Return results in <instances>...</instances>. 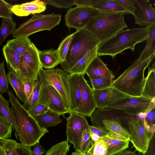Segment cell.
<instances>
[{
    "instance_id": "7",
    "label": "cell",
    "mask_w": 155,
    "mask_h": 155,
    "mask_svg": "<svg viewBox=\"0 0 155 155\" xmlns=\"http://www.w3.org/2000/svg\"><path fill=\"white\" fill-rule=\"evenodd\" d=\"M69 76V74L63 70L58 68L44 70L41 68L38 74L40 85L53 87L60 95L68 109L70 103Z\"/></svg>"
},
{
    "instance_id": "26",
    "label": "cell",
    "mask_w": 155,
    "mask_h": 155,
    "mask_svg": "<svg viewBox=\"0 0 155 155\" xmlns=\"http://www.w3.org/2000/svg\"><path fill=\"white\" fill-rule=\"evenodd\" d=\"M2 50L9 70H13L18 74L19 70L21 56L5 45L3 46Z\"/></svg>"
},
{
    "instance_id": "17",
    "label": "cell",
    "mask_w": 155,
    "mask_h": 155,
    "mask_svg": "<svg viewBox=\"0 0 155 155\" xmlns=\"http://www.w3.org/2000/svg\"><path fill=\"white\" fill-rule=\"evenodd\" d=\"M107 149L106 155H113L126 150L129 147V141L126 138L117 133L109 131L101 137Z\"/></svg>"
},
{
    "instance_id": "40",
    "label": "cell",
    "mask_w": 155,
    "mask_h": 155,
    "mask_svg": "<svg viewBox=\"0 0 155 155\" xmlns=\"http://www.w3.org/2000/svg\"><path fill=\"white\" fill-rule=\"evenodd\" d=\"M4 61L0 64V93L2 94L8 92V82L6 74Z\"/></svg>"
},
{
    "instance_id": "58",
    "label": "cell",
    "mask_w": 155,
    "mask_h": 155,
    "mask_svg": "<svg viewBox=\"0 0 155 155\" xmlns=\"http://www.w3.org/2000/svg\"></svg>"
},
{
    "instance_id": "56",
    "label": "cell",
    "mask_w": 155,
    "mask_h": 155,
    "mask_svg": "<svg viewBox=\"0 0 155 155\" xmlns=\"http://www.w3.org/2000/svg\"><path fill=\"white\" fill-rule=\"evenodd\" d=\"M0 155H5L4 147L0 146Z\"/></svg>"
},
{
    "instance_id": "52",
    "label": "cell",
    "mask_w": 155,
    "mask_h": 155,
    "mask_svg": "<svg viewBox=\"0 0 155 155\" xmlns=\"http://www.w3.org/2000/svg\"><path fill=\"white\" fill-rule=\"evenodd\" d=\"M90 135L91 140L94 143L101 139V137L96 134L90 132Z\"/></svg>"
},
{
    "instance_id": "36",
    "label": "cell",
    "mask_w": 155,
    "mask_h": 155,
    "mask_svg": "<svg viewBox=\"0 0 155 155\" xmlns=\"http://www.w3.org/2000/svg\"><path fill=\"white\" fill-rule=\"evenodd\" d=\"M74 33L71 34L65 38L61 42L57 49L61 64L65 60Z\"/></svg>"
},
{
    "instance_id": "3",
    "label": "cell",
    "mask_w": 155,
    "mask_h": 155,
    "mask_svg": "<svg viewBox=\"0 0 155 155\" xmlns=\"http://www.w3.org/2000/svg\"><path fill=\"white\" fill-rule=\"evenodd\" d=\"M152 55L142 60H135L116 79L111 86L132 97L141 96L145 80L144 73L154 58Z\"/></svg>"
},
{
    "instance_id": "50",
    "label": "cell",
    "mask_w": 155,
    "mask_h": 155,
    "mask_svg": "<svg viewBox=\"0 0 155 155\" xmlns=\"http://www.w3.org/2000/svg\"><path fill=\"white\" fill-rule=\"evenodd\" d=\"M88 129L91 133L96 134L101 137L106 136L107 133L104 130L93 126L89 125Z\"/></svg>"
},
{
    "instance_id": "18",
    "label": "cell",
    "mask_w": 155,
    "mask_h": 155,
    "mask_svg": "<svg viewBox=\"0 0 155 155\" xmlns=\"http://www.w3.org/2000/svg\"><path fill=\"white\" fill-rule=\"evenodd\" d=\"M85 74L89 77L90 80L101 77L111 84L115 78L112 71L107 68L98 55L89 65Z\"/></svg>"
},
{
    "instance_id": "31",
    "label": "cell",
    "mask_w": 155,
    "mask_h": 155,
    "mask_svg": "<svg viewBox=\"0 0 155 155\" xmlns=\"http://www.w3.org/2000/svg\"><path fill=\"white\" fill-rule=\"evenodd\" d=\"M0 115L4 117L11 125L15 132V136L18 139V135L9 101L5 99L0 93Z\"/></svg>"
},
{
    "instance_id": "9",
    "label": "cell",
    "mask_w": 155,
    "mask_h": 155,
    "mask_svg": "<svg viewBox=\"0 0 155 155\" xmlns=\"http://www.w3.org/2000/svg\"><path fill=\"white\" fill-rule=\"evenodd\" d=\"M152 100L142 96L132 97L124 99L99 109L103 111L120 110L130 116H137L140 114L146 113Z\"/></svg>"
},
{
    "instance_id": "42",
    "label": "cell",
    "mask_w": 155,
    "mask_h": 155,
    "mask_svg": "<svg viewBox=\"0 0 155 155\" xmlns=\"http://www.w3.org/2000/svg\"><path fill=\"white\" fill-rule=\"evenodd\" d=\"M46 4L60 8H70L74 5L75 0H44Z\"/></svg>"
},
{
    "instance_id": "10",
    "label": "cell",
    "mask_w": 155,
    "mask_h": 155,
    "mask_svg": "<svg viewBox=\"0 0 155 155\" xmlns=\"http://www.w3.org/2000/svg\"><path fill=\"white\" fill-rule=\"evenodd\" d=\"M69 114L66 119V140L73 145L75 150H80L82 133L89 125L84 116L75 112Z\"/></svg>"
},
{
    "instance_id": "16",
    "label": "cell",
    "mask_w": 155,
    "mask_h": 155,
    "mask_svg": "<svg viewBox=\"0 0 155 155\" xmlns=\"http://www.w3.org/2000/svg\"><path fill=\"white\" fill-rule=\"evenodd\" d=\"M93 94L96 108L104 107L124 99L130 98L129 96L110 86L99 90H94Z\"/></svg>"
},
{
    "instance_id": "1",
    "label": "cell",
    "mask_w": 155,
    "mask_h": 155,
    "mask_svg": "<svg viewBox=\"0 0 155 155\" xmlns=\"http://www.w3.org/2000/svg\"><path fill=\"white\" fill-rule=\"evenodd\" d=\"M18 136L22 144L31 147L39 142L41 137L49 132L40 127L20 102L11 90L7 92Z\"/></svg>"
},
{
    "instance_id": "14",
    "label": "cell",
    "mask_w": 155,
    "mask_h": 155,
    "mask_svg": "<svg viewBox=\"0 0 155 155\" xmlns=\"http://www.w3.org/2000/svg\"><path fill=\"white\" fill-rule=\"evenodd\" d=\"M79 85L81 91L80 103L75 111L84 117H91L96 108L93 90L91 88L84 75L79 74Z\"/></svg>"
},
{
    "instance_id": "21",
    "label": "cell",
    "mask_w": 155,
    "mask_h": 155,
    "mask_svg": "<svg viewBox=\"0 0 155 155\" xmlns=\"http://www.w3.org/2000/svg\"><path fill=\"white\" fill-rule=\"evenodd\" d=\"M38 52L42 68L52 69L58 64H61V61L57 49L54 50L51 49L43 51L38 50Z\"/></svg>"
},
{
    "instance_id": "20",
    "label": "cell",
    "mask_w": 155,
    "mask_h": 155,
    "mask_svg": "<svg viewBox=\"0 0 155 155\" xmlns=\"http://www.w3.org/2000/svg\"><path fill=\"white\" fill-rule=\"evenodd\" d=\"M68 84L70 101L68 109L70 114L75 112L81 102V93L79 83V74H69Z\"/></svg>"
},
{
    "instance_id": "48",
    "label": "cell",
    "mask_w": 155,
    "mask_h": 155,
    "mask_svg": "<svg viewBox=\"0 0 155 155\" xmlns=\"http://www.w3.org/2000/svg\"><path fill=\"white\" fill-rule=\"evenodd\" d=\"M16 155H33L31 147L18 143L16 147Z\"/></svg>"
},
{
    "instance_id": "35",
    "label": "cell",
    "mask_w": 155,
    "mask_h": 155,
    "mask_svg": "<svg viewBox=\"0 0 155 155\" xmlns=\"http://www.w3.org/2000/svg\"><path fill=\"white\" fill-rule=\"evenodd\" d=\"M68 143L66 140L53 145L45 155H67L70 147Z\"/></svg>"
},
{
    "instance_id": "8",
    "label": "cell",
    "mask_w": 155,
    "mask_h": 155,
    "mask_svg": "<svg viewBox=\"0 0 155 155\" xmlns=\"http://www.w3.org/2000/svg\"><path fill=\"white\" fill-rule=\"evenodd\" d=\"M127 122L130 141L139 152L145 154L147 151L150 141L154 134L149 132L145 127L143 118L138 116Z\"/></svg>"
},
{
    "instance_id": "55",
    "label": "cell",
    "mask_w": 155,
    "mask_h": 155,
    "mask_svg": "<svg viewBox=\"0 0 155 155\" xmlns=\"http://www.w3.org/2000/svg\"><path fill=\"white\" fill-rule=\"evenodd\" d=\"M7 139L0 137V146L4 147L5 143Z\"/></svg>"
},
{
    "instance_id": "43",
    "label": "cell",
    "mask_w": 155,
    "mask_h": 155,
    "mask_svg": "<svg viewBox=\"0 0 155 155\" xmlns=\"http://www.w3.org/2000/svg\"><path fill=\"white\" fill-rule=\"evenodd\" d=\"M92 89L94 90H99L111 86V84L101 77H98L90 80Z\"/></svg>"
},
{
    "instance_id": "39",
    "label": "cell",
    "mask_w": 155,
    "mask_h": 155,
    "mask_svg": "<svg viewBox=\"0 0 155 155\" xmlns=\"http://www.w3.org/2000/svg\"><path fill=\"white\" fill-rule=\"evenodd\" d=\"M107 151V147L102 139L96 142L88 152L90 155H106Z\"/></svg>"
},
{
    "instance_id": "2",
    "label": "cell",
    "mask_w": 155,
    "mask_h": 155,
    "mask_svg": "<svg viewBox=\"0 0 155 155\" xmlns=\"http://www.w3.org/2000/svg\"><path fill=\"white\" fill-rule=\"evenodd\" d=\"M150 26L123 30L98 46L97 55H110L114 58L126 49L134 50L136 45L147 39Z\"/></svg>"
},
{
    "instance_id": "45",
    "label": "cell",
    "mask_w": 155,
    "mask_h": 155,
    "mask_svg": "<svg viewBox=\"0 0 155 155\" xmlns=\"http://www.w3.org/2000/svg\"><path fill=\"white\" fill-rule=\"evenodd\" d=\"M17 143L15 140L7 139L4 146L5 155H16Z\"/></svg>"
},
{
    "instance_id": "28",
    "label": "cell",
    "mask_w": 155,
    "mask_h": 155,
    "mask_svg": "<svg viewBox=\"0 0 155 155\" xmlns=\"http://www.w3.org/2000/svg\"><path fill=\"white\" fill-rule=\"evenodd\" d=\"M6 75L8 82L15 91L16 95L21 101L24 102L27 98L21 79L14 71L11 69L9 70Z\"/></svg>"
},
{
    "instance_id": "27",
    "label": "cell",
    "mask_w": 155,
    "mask_h": 155,
    "mask_svg": "<svg viewBox=\"0 0 155 155\" xmlns=\"http://www.w3.org/2000/svg\"><path fill=\"white\" fill-rule=\"evenodd\" d=\"M100 128L107 133L110 131L119 134L128 139H130L129 132L121 124L120 122L113 119H104L102 120Z\"/></svg>"
},
{
    "instance_id": "29",
    "label": "cell",
    "mask_w": 155,
    "mask_h": 155,
    "mask_svg": "<svg viewBox=\"0 0 155 155\" xmlns=\"http://www.w3.org/2000/svg\"><path fill=\"white\" fill-rule=\"evenodd\" d=\"M147 40L145 47L137 60H143L152 55H155V24L150 26Z\"/></svg>"
},
{
    "instance_id": "51",
    "label": "cell",
    "mask_w": 155,
    "mask_h": 155,
    "mask_svg": "<svg viewBox=\"0 0 155 155\" xmlns=\"http://www.w3.org/2000/svg\"><path fill=\"white\" fill-rule=\"evenodd\" d=\"M34 146L33 155H43L45 152L39 142L37 143Z\"/></svg>"
},
{
    "instance_id": "41",
    "label": "cell",
    "mask_w": 155,
    "mask_h": 155,
    "mask_svg": "<svg viewBox=\"0 0 155 155\" xmlns=\"http://www.w3.org/2000/svg\"><path fill=\"white\" fill-rule=\"evenodd\" d=\"M12 5L3 0H0V17L12 20L11 10Z\"/></svg>"
},
{
    "instance_id": "32",
    "label": "cell",
    "mask_w": 155,
    "mask_h": 155,
    "mask_svg": "<svg viewBox=\"0 0 155 155\" xmlns=\"http://www.w3.org/2000/svg\"><path fill=\"white\" fill-rule=\"evenodd\" d=\"M2 26L0 28V45L4 41L6 38L12 34L15 30L16 23L12 20L2 18Z\"/></svg>"
},
{
    "instance_id": "57",
    "label": "cell",
    "mask_w": 155,
    "mask_h": 155,
    "mask_svg": "<svg viewBox=\"0 0 155 155\" xmlns=\"http://www.w3.org/2000/svg\"><path fill=\"white\" fill-rule=\"evenodd\" d=\"M137 155H145V154H143L140 152H139Z\"/></svg>"
},
{
    "instance_id": "44",
    "label": "cell",
    "mask_w": 155,
    "mask_h": 155,
    "mask_svg": "<svg viewBox=\"0 0 155 155\" xmlns=\"http://www.w3.org/2000/svg\"><path fill=\"white\" fill-rule=\"evenodd\" d=\"M37 79H21L26 97V99L28 98L32 92Z\"/></svg>"
},
{
    "instance_id": "54",
    "label": "cell",
    "mask_w": 155,
    "mask_h": 155,
    "mask_svg": "<svg viewBox=\"0 0 155 155\" xmlns=\"http://www.w3.org/2000/svg\"><path fill=\"white\" fill-rule=\"evenodd\" d=\"M70 155H90L88 154H86L82 153L80 150H75V151L72 153Z\"/></svg>"
},
{
    "instance_id": "53",
    "label": "cell",
    "mask_w": 155,
    "mask_h": 155,
    "mask_svg": "<svg viewBox=\"0 0 155 155\" xmlns=\"http://www.w3.org/2000/svg\"><path fill=\"white\" fill-rule=\"evenodd\" d=\"M113 155H137L134 151L126 150Z\"/></svg>"
},
{
    "instance_id": "12",
    "label": "cell",
    "mask_w": 155,
    "mask_h": 155,
    "mask_svg": "<svg viewBox=\"0 0 155 155\" xmlns=\"http://www.w3.org/2000/svg\"><path fill=\"white\" fill-rule=\"evenodd\" d=\"M37 104L43 105L60 115L69 113L68 108L56 90L50 85H41Z\"/></svg>"
},
{
    "instance_id": "6",
    "label": "cell",
    "mask_w": 155,
    "mask_h": 155,
    "mask_svg": "<svg viewBox=\"0 0 155 155\" xmlns=\"http://www.w3.org/2000/svg\"><path fill=\"white\" fill-rule=\"evenodd\" d=\"M61 20V15L54 12L48 14H35L29 20L20 25L12 35L15 38L28 37L37 32L50 31L60 24Z\"/></svg>"
},
{
    "instance_id": "25",
    "label": "cell",
    "mask_w": 155,
    "mask_h": 155,
    "mask_svg": "<svg viewBox=\"0 0 155 155\" xmlns=\"http://www.w3.org/2000/svg\"><path fill=\"white\" fill-rule=\"evenodd\" d=\"M60 116L56 113L49 110L33 117L40 127L46 128L56 126L62 122Z\"/></svg>"
},
{
    "instance_id": "49",
    "label": "cell",
    "mask_w": 155,
    "mask_h": 155,
    "mask_svg": "<svg viewBox=\"0 0 155 155\" xmlns=\"http://www.w3.org/2000/svg\"><path fill=\"white\" fill-rule=\"evenodd\" d=\"M101 0H75L74 5L77 6L93 7Z\"/></svg>"
},
{
    "instance_id": "22",
    "label": "cell",
    "mask_w": 155,
    "mask_h": 155,
    "mask_svg": "<svg viewBox=\"0 0 155 155\" xmlns=\"http://www.w3.org/2000/svg\"><path fill=\"white\" fill-rule=\"evenodd\" d=\"M98 46L81 58L72 67L69 71V74H82L83 75L85 74V71L89 65L97 56Z\"/></svg>"
},
{
    "instance_id": "24",
    "label": "cell",
    "mask_w": 155,
    "mask_h": 155,
    "mask_svg": "<svg viewBox=\"0 0 155 155\" xmlns=\"http://www.w3.org/2000/svg\"><path fill=\"white\" fill-rule=\"evenodd\" d=\"M92 8L101 12L115 13H123L125 15L128 12L116 0H101Z\"/></svg>"
},
{
    "instance_id": "23",
    "label": "cell",
    "mask_w": 155,
    "mask_h": 155,
    "mask_svg": "<svg viewBox=\"0 0 155 155\" xmlns=\"http://www.w3.org/2000/svg\"><path fill=\"white\" fill-rule=\"evenodd\" d=\"M155 65L154 62L149 66L141 96L147 99L155 98Z\"/></svg>"
},
{
    "instance_id": "47",
    "label": "cell",
    "mask_w": 155,
    "mask_h": 155,
    "mask_svg": "<svg viewBox=\"0 0 155 155\" xmlns=\"http://www.w3.org/2000/svg\"><path fill=\"white\" fill-rule=\"evenodd\" d=\"M129 13L133 14L134 10V0H116Z\"/></svg>"
},
{
    "instance_id": "11",
    "label": "cell",
    "mask_w": 155,
    "mask_h": 155,
    "mask_svg": "<svg viewBox=\"0 0 155 155\" xmlns=\"http://www.w3.org/2000/svg\"><path fill=\"white\" fill-rule=\"evenodd\" d=\"M38 50L33 43L21 56L19 70L17 75L21 80L37 79L39 70L42 68Z\"/></svg>"
},
{
    "instance_id": "5",
    "label": "cell",
    "mask_w": 155,
    "mask_h": 155,
    "mask_svg": "<svg viewBox=\"0 0 155 155\" xmlns=\"http://www.w3.org/2000/svg\"><path fill=\"white\" fill-rule=\"evenodd\" d=\"M65 61L60 64L64 71L69 73L71 69L83 57L100 43L84 28L74 32Z\"/></svg>"
},
{
    "instance_id": "19",
    "label": "cell",
    "mask_w": 155,
    "mask_h": 155,
    "mask_svg": "<svg viewBox=\"0 0 155 155\" xmlns=\"http://www.w3.org/2000/svg\"><path fill=\"white\" fill-rule=\"evenodd\" d=\"M46 4L43 1L36 0L13 5V13L18 16H26L30 14H38L45 11Z\"/></svg>"
},
{
    "instance_id": "34",
    "label": "cell",
    "mask_w": 155,
    "mask_h": 155,
    "mask_svg": "<svg viewBox=\"0 0 155 155\" xmlns=\"http://www.w3.org/2000/svg\"><path fill=\"white\" fill-rule=\"evenodd\" d=\"M155 105L150 108L143 118V124L147 130L151 134L155 133Z\"/></svg>"
},
{
    "instance_id": "38",
    "label": "cell",
    "mask_w": 155,
    "mask_h": 155,
    "mask_svg": "<svg viewBox=\"0 0 155 155\" xmlns=\"http://www.w3.org/2000/svg\"><path fill=\"white\" fill-rule=\"evenodd\" d=\"M94 144L90 137V132L88 129L85 130L82 134V140L80 151L83 153L87 154L88 151Z\"/></svg>"
},
{
    "instance_id": "15",
    "label": "cell",
    "mask_w": 155,
    "mask_h": 155,
    "mask_svg": "<svg viewBox=\"0 0 155 155\" xmlns=\"http://www.w3.org/2000/svg\"><path fill=\"white\" fill-rule=\"evenodd\" d=\"M134 5L135 24L141 27L155 24V9L149 0H134Z\"/></svg>"
},
{
    "instance_id": "46",
    "label": "cell",
    "mask_w": 155,
    "mask_h": 155,
    "mask_svg": "<svg viewBox=\"0 0 155 155\" xmlns=\"http://www.w3.org/2000/svg\"><path fill=\"white\" fill-rule=\"evenodd\" d=\"M27 110L29 113L34 117L50 110L46 106L41 104H37L31 108Z\"/></svg>"
},
{
    "instance_id": "37",
    "label": "cell",
    "mask_w": 155,
    "mask_h": 155,
    "mask_svg": "<svg viewBox=\"0 0 155 155\" xmlns=\"http://www.w3.org/2000/svg\"><path fill=\"white\" fill-rule=\"evenodd\" d=\"M12 130V127L8 120L0 115V137H10Z\"/></svg>"
},
{
    "instance_id": "4",
    "label": "cell",
    "mask_w": 155,
    "mask_h": 155,
    "mask_svg": "<svg viewBox=\"0 0 155 155\" xmlns=\"http://www.w3.org/2000/svg\"><path fill=\"white\" fill-rule=\"evenodd\" d=\"M125 14L101 12L92 18L84 28L101 43L127 28Z\"/></svg>"
},
{
    "instance_id": "33",
    "label": "cell",
    "mask_w": 155,
    "mask_h": 155,
    "mask_svg": "<svg viewBox=\"0 0 155 155\" xmlns=\"http://www.w3.org/2000/svg\"><path fill=\"white\" fill-rule=\"evenodd\" d=\"M41 85L38 77L36 80L35 86L31 94L23 104V106L27 110L31 108L35 105L39 97Z\"/></svg>"
},
{
    "instance_id": "30",
    "label": "cell",
    "mask_w": 155,
    "mask_h": 155,
    "mask_svg": "<svg viewBox=\"0 0 155 155\" xmlns=\"http://www.w3.org/2000/svg\"><path fill=\"white\" fill-rule=\"evenodd\" d=\"M28 37H21L8 41L5 45L13 49L21 56L33 44Z\"/></svg>"
},
{
    "instance_id": "13",
    "label": "cell",
    "mask_w": 155,
    "mask_h": 155,
    "mask_svg": "<svg viewBox=\"0 0 155 155\" xmlns=\"http://www.w3.org/2000/svg\"><path fill=\"white\" fill-rule=\"evenodd\" d=\"M100 12L92 7L77 6L70 8L65 15L67 27L73 28L77 30L84 28L93 17Z\"/></svg>"
}]
</instances>
